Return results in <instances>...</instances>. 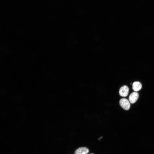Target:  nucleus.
Returning <instances> with one entry per match:
<instances>
[{"label":"nucleus","instance_id":"nucleus-6","mask_svg":"<svg viewBox=\"0 0 154 154\" xmlns=\"http://www.w3.org/2000/svg\"><path fill=\"white\" fill-rule=\"evenodd\" d=\"M94 154L91 153V154Z\"/></svg>","mask_w":154,"mask_h":154},{"label":"nucleus","instance_id":"nucleus-2","mask_svg":"<svg viewBox=\"0 0 154 154\" xmlns=\"http://www.w3.org/2000/svg\"><path fill=\"white\" fill-rule=\"evenodd\" d=\"M129 92V88L127 86L124 85L120 88L119 93L121 96L126 97L128 95Z\"/></svg>","mask_w":154,"mask_h":154},{"label":"nucleus","instance_id":"nucleus-4","mask_svg":"<svg viewBox=\"0 0 154 154\" xmlns=\"http://www.w3.org/2000/svg\"><path fill=\"white\" fill-rule=\"evenodd\" d=\"M88 149L86 147H80L78 148L75 151V154H87L89 152Z\"/></svg>","mask_w":154,"mask_h":154},{"label":"nucleus","instance_id":"nucleus-5","mask_svg":"<svg viewBox=\"0 0 154 154\" xmlns=\"http://www.w3.org/2000/svg\"><path fill=\"white\" fill-rule=\"evenodd\" d=\"M132 89L135 92H137L141 89L142 88L141 83L138 81L134 82L132 84Z\"/></svg>","mask_w":154,"mask_h":154},{"label":"nucleus","instance_id":"nucleus-3","mask_svg":"<svg viewBox=\"0 0 154 154\" xmlns=\"http://www.w3.org/2000/svg\"><path fill=\"white\" fill-rule=\"evenodd\" d=\"M139 94L136 92H133L129 95V100L131 104L135 103L139 97Z\"/></svg>","mask_w":154,"mask_h":154},{"label":"nucleus","instance_id":"nucleus-1","mask_svg":"<svg viewBox=\"0 0 154 154\" xmlns=\"http://www.w3.org/2000/svg\"><path fill=\"white\" fill-rule=\"evenodd\" d=\"M121 107L126 110H128L130 108V104L129 100L125 98L120 99L119 102Z\"/></svg>","mask_w":154,"mask_h":154}]
</instances>
